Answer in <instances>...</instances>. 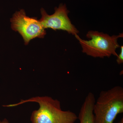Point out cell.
I'll return each mask as SVG.
<instances>
[{"label":"cell","instance_id":"obj_1","mask_svg":"<svg viewBox=\"0 0 123 123\" xmlns=\"http://www.w3.org/2000/svg\"><path fill=\"white\" fill-rule=\"evenodd\" d=\"M29 102L36 103L39 106V109L31 114L32 123H75L78 119L74 112L62 110L59 100L49 96L33 97L21 100L17 103L4 106L13 107Z\"/></svg>","mask_w":123,"mask_h":123},{"label":"cell","instance_id":"obj_2","mask_svg":"<svg viewBox=\"0 0 123 123\" xmlns=\"http://www.w3.org/2000/svg\"><path fill=\"white\" fill-rule=\"evenodd\" d=\"M94 123H114L123 112V88L116 86L102 91L94 105Z\"/></svg>","mask_w":123,"mask_h":123},{"label":"cell","instance_id":"obj_3","mask_svg":"<svg viewBox=\"0 0 123 123\" xmlns=\"http://www.w3.org/2000/svg\"><path fill=\"white\" fill-rule=\"evenodd\" d=\"M123 35L122 33L110 36L103 32L90 31L86 35L89 40L82 39L78 34L75 36L81 45L83 53L93 57L103 58L110 57L112 55L118 56L116 50L120 47L118 39L123 37Z\"/></svg>","mask_w":123,"mask_h":123},{"label":"cell","instance_id":"obj_4","mask_svg":"<svg viewBox=\"0 0 123 123\" xmlns=\"http://www.w3.org/2000/svg\"><path fill=\"white\" fill-rule=\"evenodd\" d=\"M10 21L11 28L22 36L25 45L33 39L43 38L46 35V31L39 20L36 18L26 16L24 10L16 11Z\"/></svg>","mask_w":123,"mask_h":123},{"label":"cell","instance_id":"obj_5","mask_svg":"<svg viewBox=\"0 0 123 123\" xmlns=\"http://www.w3.org/2000/svg\"><path fill=\"white\" fill-rule=\"evenodd\" d=\"M52 15L48 14L44 9H41L42 18L39 20L44 29L50 28L54 30H61L74 35L78 34L79 31L71 22L68 17L69 11L66 5L61 4L55 7Z\"/></svg>","mask_w":123,"mask_h":123},{"label":"cell","instance_id":"obj_6","mask_svg":"<svg viewBox=\"0 0 123 123\" xmlns=\"http://www.w3.org/2000/svg\"><path fill=\"white\" fill-rule=\"evenodd\" d=\"M95 100L93 93L89 92L81 106L79 116L78 117L80 123H94L93 110Z\"/></svg>","mask_w":123,"mask_h":123},{"label":"cell","instance_id":"obj_7","mask_svg":"<svg viewBox=\"0 0 123 123\" xmlns=\"http://www.w3.org/2000/svg\"><path fill=\"white\" fill-rule=\"evenodd\" d=\"M116 61L117 63L118 64H123V46H121V51L120 53L117 56Z\"/></svg>","mask_w":123,"mask_h":123},{"label":"cell","instance_id":"obj_8","mask_svg":"<svg viewBox=\"0 0 123 123\" xmlns=\"http://www.w3.org/2000/svg\"><path fill=\"white\" fill-rule=\"evenodd\" d=\"M0 123H9L6 119H4L2 121H0Z\"/></svg>","mask_w":123,"mask_h":123},{"label":"cell","instance_id":"obj_9","mask_svg":"<svg viewBox=\"0 0 123 123\" xmlns=\"http://www.w3.org/2000/svg\"><path fill=\"white\" fill-rule=\"evenodd\" d=\"M118 123H123V118H121L120 121H119Z\"/></svg>","mask_w":123,"mask_h":123}]
</instances>
